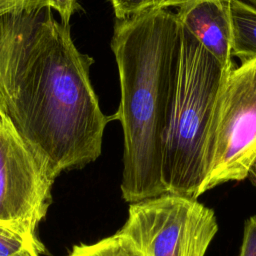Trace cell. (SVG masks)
<instances>
[{
  "label": "cell",
  "mask_w": 256,
  "mask_h": 256,
  "mask_svg": "<svg viewBox=\"0 0 256 256\" xmlns=\"http://www.w3.org/2000/svg\"><path fill=\"white\" fill-rule=\"evenodd\" d=\"M92 63L74 44L69 25L46 8L28 41L7 116L52 183L101 154L111 118L92 86Z\"/></svg>",
  "instance_id": "6da1fadb"
},
{
  "label": "cell",
  "mask_w": 256,
  "mask_h": 256,
  "mask_svg": "<svg viewBox=\"0 0 256 256\" xmlns=\"http://www.w3.org/2000/svg\"><path fill=\"white\" fill-rule=\"evenodd\" d=\"M180 24L168 9L150 8L118 20L111 49L120 83L118 110L124 136L122 197L135 203L166 192L162 141L179 55Z\"/></svg>",
  "instance_id": "7a4b0ae2"
},
{
  "label": "cell",
  "mask_w": 256,
  "mask_h": 256,
  "mask_svg": "<svg viewBox=\"0 0 256 256\" xmlns=\"http://www.w3.org/2000/svg\"><path fill=\"white\" fill-rule=\"evenodd\" d=\"M228 73L180 25L177 73L162 141L161 174L167 193L200 196L210 125Z\"/></svg>",
  "instance_id": "3957f363"
},
{
  "label": "cell",
  "mask_w": 256,
  "mask_h": 256,
  "mask_svg": "<svg viewBox=\"0 0 256 256\" xmlns=\"http://www.w3.org/2000/svg\"><path fill=\"white\" fill-rule=\"evenodd\" d=\"M256 160V58L226 76L209 130L206 177L199 194L249 175Z\"/></svg>",
  "instance_id": "277c9868"
},
{
  "label": "cell",
  "mask_w": 256,
  "mask_h": 256,
  "mask_svg": "<svg viewBox=\"0 0 256 256\" xmlns=\"http://www.w3.org/2000/svg\"><path fill=\"white\" fill-rule=\"evenodd\" d=\"M217 231L211 208L192 197L164 193L131 203L118 232L143 256H205Z\"/></svg>",
  "instance_id": "5b68a950"
},
{
  "label": "cell",
  "mask_w": 256,
  "mask_h": 256,
  "mask_svg": "<svg viewBox=\"0 0 256 256\" xmlns=\"http://www.w3.org/2000/svg\"><path fill=\"white\" fill-rule=\"evenodd\" d=\"M53 183L5 113L0 114V223L38 240Z\"/></svg>",
  "instance_id": "8992f818"
},
{
  "label": "cell",
  "mask_w": 256,
  "mask_h": 256,
  "mask_svg": "<svg viewBox=\"0 0 256 256\" xmlns=\"http://www.w3.org/2000/svg\"><path fill=\"white\" fill-rule=\"evenodd\" d=\"M175 14L180 25L218 60L225 71L234 68L230 0H198L179 7Z\"/></svg>",
  "instance_id": "52a82bcc"
},
{
  "label": "cell",
  "mask_w": 256,
  "mask_h": 256,
  "mask_svg": "<svg viewBox=\"0 0 256 256\" xmlns=\"http://www.w3.org/2000/svg\"><path fill=\"white\" fill-rule=\"evenodd\" d=\"M42 12L0 18V114H7L28 41Z\"/></svg>",
  "instance_id": "ba28073f"
},
{
  "label": "cell",
  "mask_w": 256,
  "mask_h": 256,
  "mask_svg": "<svg viewBox=\"0 0 256 256\" xmlns=\"http://www.w3.org/2000/svg\"><path fill=\"white\" fill-rule=\"evenodd\" d=\"M232 55L242 62L256 58V8L243 0H230Z\"/></svg>",
  "instance_id": "9c48e42d"
},
{
  "label": "cell",
  "mask_w": 256,
  "mask_h": 256,
  "mask_svg": "<svg viewBox=\"0 0 256 256\" xmlns=\"http://www.w3.org/2000/svg\"><path fill=\"white\" fill-rule=\"evenodd\" d=\"M67 256H143L134 243L125 235L116 234L94 244H80L73 247Z\"/></svg>",
  "instance_id": "30bf717a"
},
{
  "label": "cell",
  "mask_w": 256,
  "mask_h": 256,
  "mask_svg": "<svg viewBox=\"0 0 256 256\" xmlns=\"http://www.w3.org/2000/svg\"><path fill=\"white\" fill-rule=\"evenodd\" d=\"M28 251L45 252L39 240L0 223V256H20Z\"/></svg>",
  "instance_id": "8fae6325"
},
{
  "label": "cell",
  "mask_w": 256,
  "mask_h": 256,
  "mask_svg": "<svg viewBox=\"0 0 256 256\" xmlns=\"http://www.w3.org/2000/svg\"><path fill=\"white\" fill-rule=\"evenodd\" d=\"M50 0H0V18L7 15L40 13L49 8Z\"/></svg>",
  "instance_id": "7c38bea8"
},
{
  "label": "cell",
  "mask_w": 256,
  "mask_h": 256,
  "mask_svg": "<svg viewBox=\"0 0 256 256\" xmlns=\"http://www.w3.org/2000/svg\"><path fill=\"white\" fill-rule=\"evenodd\" d=\"M110 3L116 18L123 20L152 8L155 0H110Z\"/></svg>",
  "instance_id": "4fadbf2b"
},
{
  "label": "cell",
  "mask_w": 256,
  "mask_h": 256,
  "mask_svg": "<svg viewBox=\"0 0 256 256\" xmlns=\"http://www.w3.org/2000/svg\"><path fill=\"white\" fill-rule=\"evenodd\" d=\"M238 256H256V215L251 216L245 222Z\"/></svg>",
  "instance_id": "5bb4252c"
},
{
  "label": "cell",
  "mask_w": 256,
  "mask_h": 256,
  "mask_svg": "<svg viewBox=\"0 0 256 256\" xmlns=\"http://www.w3.org/2000/svg\"><path fill=\"white\" fill-rule=\"evenodd\" d=\"M77 7V0H50L49 8L58 12L61 22L69 25L71 16Z\"/></svg>",
  "instance_id": "9a60e30c"
},
{
  "label": "cell",
  "mask_w": 256,
  "mask_h": 256,
  "mask_svg": "<svg viewBox=\"0 0 256 256\" xmlns=\"http://www.w3.org/2000/svg\"><path fill=\"white\" fill-rule=\"evenodd\" d=\"M198 0H155L152 8L155 9H168L171 7H181L185 4L195 2Z\"/></svg>",
  "instance_id": "2e32d148"
},
{
  "label": "cell",
  "mask_w": 256,
  "mask_h": 256,
  "mask_svg": "<svg viewBox=\"0 0 256 256\" xmlns=\"http://www.w3.org/2000/svg\"><path fill=\"white\" fill-rule=\"evenodd\" d=\"M248 176L251 177L253 183L256 185V160L254 161V163H253V165H252V167H251V169L249 171V175Z\"/></svg>",
  "instance_id": "e0dca14e"
},
{
  "label": "cell",
  "mask_w": 256,
  "mask_h": 256,
  "mask_svg": "<svg viewBox=\"0 0 256 256\" xmlns=\"http://www.w3.org/2000/svg\"><path fill=\"white\" fill-rule=\"evenodd\" d=\"M40 254L41 253L38 252V251H28V252H26V253H24V254H22L20 256H39Z\"/></svg>",
  "instance_id": "ac0fdd59"
},
{
  "label": "cell",
  "mask_w": 256,
  "mask_h": 256,
  "mask_svg": "<svg viewBox=\"0 0 256 256\" xmlns=\"http://www.w3.org/2000/svg\"><path fill=\"white\" fill-rule=\"evenodd\" d=\"M243 1L247 2L248 4H250V5H252L253 7L256 8V0H243Z\"/></svg>",
  "instance_id": "d6986e66"
}]
</instances>
